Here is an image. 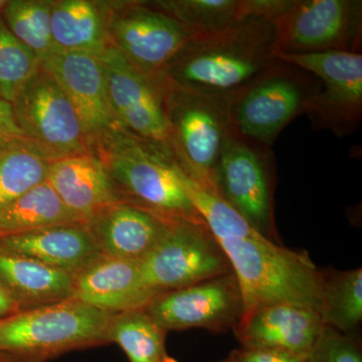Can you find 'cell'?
Listing matches in <instances>:
<instances>
[{
  "label": "cell",
  "instance_id": "1",
  "mask_svg": "<svg viewBox=\"0 0 362 362\" xmlns=\"http://www.w3.org/2000/svg\"><path fill=\"white\" fill-rule=\"evenodd\" d=\"M180 180L230 262L244 299V316L276 303L320 311L323 272L306 252L267 239L220 195L189 176L181 175Z\"/></svg>",
  "mask_w": 362,
  "mask_h": 362
},
{
  "label": "cell",
  "instance_id": "2",
  "mask_svg": "<svg viewBox=\"0 0 362 362\" xmlns=\"http://www.w3.org/2000/svg\"><path fill=\"white\" fill-rule=\"evenodd\" d=\"M275 23L250 18L221 32L192 35L156 76L169 84L214 95H235L279 59Z\"/></svg>",
  "mask_w": 362,
  "mask_h": 362
},
{
  "label": "cell",
  "instance_id": "3",
  "mask_svg": "<svg viewBox=\"0 0 362 362\" xmlns=\"http://www.w3.org/2000/svg\"><path fill=\"white\" fill-rule=\"evenodd\" d=\"M96 146L124 202L169 220H202L178 177L170 149L123 130L100 138Z\"/></svg>",
  "mask_w": 362,
  "mask_h": 362
},
{
  "label": "cell",
  "instance_id": "4",
  "mask_svg": "<svg viewBox=\"0 0 362 362\" xmlns=\"http://www.w3.org/2000/svg\"><path fill=\"white\" fill-rule=\"evenodd\" d=\"M157 78L170 126L171 151L178 165L202 187L218 194L216 168L235 136L230 114L233 95L207 94Z\"/></svg>",
  "mask_w": 362,
  "mask_h": 362
},
{
  "label": "cell",
  "instance_id": "5",
  "mask_svg": "<svg viewBox=\"0 0 362 362\" xmlns=\"http://www.w3.org/2000/svg\"><path fill=\"white\" fill-rule=\"evenodd\" d=\"M112 315L73 298L18 311L0 319V351L30 362H45L109 344Z\"/></svg>",
  "mask_w": 362,
  "mask_h": 362
},
{
  "label": "cell",
  "instance_id": "6",
  "mask_svg": "<svg viewBox=\"0 0 362 362\" xmlns=\"http://www.w3.org/2000/svg\"><path fill=\"white\" fill-rule=\"evenodd\" d=\"M300 69L279 61L233 97V133L244 141L269 148L318 87L302 78Z\"/></svg>",
  "mask_w": 362,
  "mask_h": 362
},
{
  "label": "cell",
  "instance_id": "7",
  "mask_svg": "<svg viewBox=\"0 0 362 362\" xmlns=\"http://www.w3.org/2000/svg\"><path fill=\"white\" fill-rule=\"evenodd\" d=\"M277 58L320 78V87L303 106L313 127L337 136L352 134L358 128L362 119L361 52H278Z\"/></svg>",
  "mask_w": 362,
  "mask_h": 362
},
{
  "label": "cell",
  "instance_id": "8",
  "mask_svg": "<svg viewBox=\"0 0 362 362\" xmlns=\"http://www.w3.org/2000/svg\"><path fill=\"white\" fill-rule=\"evenodd\" d=\"M139 267L144 282L159 294L233 271L204 220L171 221L158 244L140 259Z\"/></svg>",
  "mask_w": 362,
  "mask_h": 362
},
{
  "label": "cell",
  "instance_id": "9",
  "mask_svg": "<svg viewBox=\"0 0 362 362\" xmlns=\"http://www.w3.org/2000/svg\"><path fill=\"white\" fill-rule=\"evenodd\" d=\"M11 106L23 136L54 160L94 152V140L75 107L42 66L23 85Z\"/></svg>",
  "mask_w": 362,
  "mask_h": 362
},
{
  "label": "cell",
  "instance_id": "10",
  "mask_svg": "<svg viewBox=\"0 0 362 362\" xmlns=\"http://www.w3.org/2000/svg\"><path fill=\"white\" fill-rule=\"evenodd\" d=\"M279 52H361V0H292L274 21Z\"/></svg>",
  "mask_w": 362,
  "mask_h": 362
},
{
  "label": "cell",
  "instance_id": "11",
  "mask_svg": "<svg viewBox=\"0 0 362 362\" xmlns=\"http://www.w3.org/2000/svg\"><path fill=\"white\" fill-rule=\"evenodd\" d=\"M105 6L109 45L149 77H156L192 37L177 21L147 2Z\"/></svg>",
  "mask_w": 362,
  "mask_h": 362
},
{
  "label": "cell",
  "instance_id": "12",
  "mask_svg": "<svg viewBox=\"0 0 362 362\" xmlns=\"http://www.w3.org/2000/svg\"><path fill=\"white\" fill-rule=\"evenodd\" d=\"M144 310L164 331L202 328L211 332L235 329L245 306L233 271L182 289L157 295Z\"/></svg>",
  "mask_w": 362,
  "mask_h": 362
},
{
  "label": "cell",
  "instance_id": "13",
  "mask_svg": "<svg viewBox=\"0 0 362 362\" xmlns=\"http://www.w3.org/2000/svg\"><path fill=\"white\" fill-rule=\"evenodd\" d=\"M218 194L267 239L278 243L268 148L230 140L216 170Z\"/></svg>",
  "mask_w": 362,
  "mask_h": 362
},
{
  "label": "cell",
  "instance_id": "14",
  "mask_svg": "<svg viewBox=\"0 0 362 362\" xmlns=\"http://www.w3.org/2000/svg\"><path fill=\"white\" fill-rule=\"evenodd\" d=\"M98 57L103 65L109 103L119 127L171 150L170 126L158 78L136 70L111 45Z\"/></svg>",
  "mask_w": 362,
  "mask_h": 362
},
{
  "label": "cell",
  "instance_id": "15",
  "mask_svg": "<svg viewBox=\"0 0 362 362\" xmlns=\"http://www.w3.org/2000/svg\"><path fill=\"white\" fill-rule=\"evenodd\" d=\"M40 66L54 78L75 107L95 146L100 138L122 130L109 103L106 78L99 57L56 51L40 62Z\"/></svg>",
  "mask_w": 362,
  "mask_h": 362
},
{
  "label": "cell",
  "instance_id": "16",
  "mask_svg": "<svg viewBox=\"0 0 362 362\" xmlns=\"http://www.w3.org/2000/svg\"><path fill=\"white\" fill-rule=\"evenodd\" d=\"M157 295L133 259L101 254L74 274L73 299L107 313L144 309Z\"/></svg>",
  "mask_w": 362,
  "mask_h": 362
},
{
  "label": "cell",
  "instance_id": "17",
  "mask_svg": "<svg viewBox=\"0 0 362 362\" xmlns=\"http://www.w3.org/2000/svg\"><path fill=\"white\" fill-rule=\"evenodd\" d=\"M323 326L315 309L276 303L247 314L233 331L242 349L284 350L307 359Z\"/></svg>",
  "mask_w": 362,
  "mask_h": 362
},
{
  "label": "cell",
  "instance_id": "18",
  "mask_svg": "<svg viewBox=\"0 0 362 362\" xmlns=\"http://www.w3.org/2000/svg\"><path fill=\"white\" fill-rule=\"evenodd\" d=\"M173 221L122 201L98 211L85 226L102 255L139 262Z\"/></svg>",
  "mask_w": 362,
  "mask_h": 362
},
{
  "label": "cell",
  "instance_id": "19",
  "mask_svg": "<svg viewBox=\"0 0 362 362\" xmlns=\"http://www.w3.org/2000/svg\"><path fill=\"white\" fill-rule=\"evenodd\" d=\"M47 181L83 223L105 207L123 201L103 160L94 152L52 161Z\"/></svg>",
  "mask_w": 362,
  "mask_h": 362
},
{
  "label": "cell",
  "instance_id": "20",
  "mask_svg": "<svg viewBox=\"0 0 362 362\" xmlns=\"http://www.w3.org/2000/svg\"><path fill=\"white\" fill-rule=\"evenodd\" d=\"M0 251L75 274L101 255L85 223L47 226L0 238Z\"/></svg>",
  "mask_w": 362,
  "mask_h": 362
},
{
  "label": "cell",
  "instance_id": "21",
  "mask_svg": "<svg viewBox=\"0 0 362 362\" xmlns=\"http://www.w3.org/2000/svg\"><path fill=\"white\" fill-rule=\"evenodd\" d=\"M0 284L20 311L71 299L74 275L37 259L0 251Z\"/></svg>",
  "mask_w": 362,
  "mask_h": 362
},
{
  "label": "cell",
  "instance_id": "22",
  "mask_svg": "<svg viewBox=\"0 0 362 362\" xmlns=\"http://www.w3.org/2000/svg\"><path fill=\"white\" fill-rule=\"evenodd\" d=\"M51 25L57 51L100 56L109 45L105 4L89 0L52 1Z\"/></svg>",
  "mask_w": 362,
  "mask_h": 362
},
{
  "label": "cell",
  "instance_id": "23",
  "mask_svg": "<svg viewBox=\"0 0 362 362\" xmlns=\"http://www.w3.org/2000/svg\"><path fill=\"white\" fill-rule=\"evenodd\" d=\"M54 160L23 135L0 144V209L47 181Z\"/></svg>",
  "mask_w": 362,
  "mask_h": 362
},
{
  "label": "cell",
  "instance_id": "24",
  "mask_svg": "<svg viewBox=\"0 0 362 362\" xmlns=\"http://www.w3.org/2000/svg\"><path fill=\"white\" fill-rule=\"evenodd\" d=\"M74 223L81 221L45 181L0 209V238Z\"/></svg>",
  "mask_w": 362,
  "mask_h": 362
},
{
  "label": "cell",
  "instance_id": "25",
  "mask_svg": "<svg viewBox=\"0 0 362 362\" xmlns=\"http://www.w3.org/2000/svg\"><path fill=\"white\" fill-rule=\"evenodd\" d=\"M166 334L144 309L113 314L107 331L109 343H116L129 362H177L166 349Z\"/></svg>",
  "mask_w": 362,
  "mask_h": 362
},
{
  "label": "cell",
  "instance_id": "26",
  "mask_svg": "<svg viewBox=\"0 0 362 362\" xmlns=\"http://www.w3.org/2000/svg\"><path fill=\"white\" fill-rule=\"evenodd\" d=\"M147 4L175 18L192 35L221 32L250 20L245 0H161Z\"/></svg>",
  "mask_w": 362,
  "mask_h": 362
},
{
  "label": "cell",
  "instance_id": "27",
  "mask_svg": "<svg viewBox=\"0 0 362 362\" xmlns=\"http://www.w3.org/2000/svg\"><path fill=\"white\" fill-rule=\"evenodd\" d=\"M323 325L351 335L362 321V270L323 272Z\"/></svg>",
  "mask_w": 362,
  "mask_h": 362
},
{
  "label": "cell",
  "instance_id": "28",
  "mask_svg": "<svg viewBox=\"0 0 362 362\" xmlns=\"http://www.w3.org/2000/svg\"><path fill=\"white\" fill-rule=\"evenodd\" d=\"M52 1L11 0L1 16L16 39L35 52L40 63L56 52L52 35Z\"/></svg>",
  "mask_w": 362,
  "mask_h": 362
},
{
  "label": "cell",
  "instance_id": "29",
  "mask_svg": "<svg viewBox=\"0 0 362 362\" xmlns=\"http://www.w3.org/2000/svg\"><path fill=\"white\" fill-rule=\"evenodd\" d=\"M40 66L35 52L14 37L0 14V98L11 104Z\"/></svg>",
  "mask_w": 362,
  "mask_h": 362
},
{
  "label": "cell",
  "instance_id": "30",
  "mask_svg": "<svg viewBox=\"0 0 362 362\" xmlns=\"http://www.w3.org/2000/svg\"><path fill=\"white\" fill-rule=\"evenodd\" d=\"M306 362H362L361 344L352 335L324 325Z\"/></svg>",
  "mask_w": 362,
  "mask_h": 362
},
{
  "label": "cell",
  "instance_id": "31",
  "mask_svg": "<svg viewBox=\"0 0 362 362\" xmlns=\"http://www.w3.org/2000/svg\"><path fill=\"white\" fill-rule=\"evenodd\" d=\"M230 354L238 362H306V358L292 352L278 349L233 350Z\"/></svg>",
  "mask_w": 362,
  "mask_h": 362
},
{
  "label": "cell",
  "instance_id": "32",
  "mask_svg": "<svg viewBox=\"0 0 362 362\" xmlns=\"http://www.w3.org/2000/svg\"><path fill=\"white\" fill-rule=\"evenodd\" d=\"M21 135L23 134L16 125L13 106L0 98V144Z\"/></svg>",
  "mask_w": 362,
  "mask_h": 362
},
{
  "label": "cell",
  "instance_id": "33",
  "mask_svg": "<svg viewBox=\"0 0 362 362\" xmlns=\"http://www.w3.org/2000/svg\"><path fill=\"white\" fill-rule=\"evenodd\" d=\"M20 311L18 304L14 301L13 298L8 291L0 284V319Z\"/></svg>",
  "mask_w": 362,
  "mask_h": 362
},
{
  "label": "cell",
  "instance_id": "34",
  "mask_svg": "<svg viewBox=\"0 0 362 362\" xmlns=\"http://www.w3.org/2000/svg\"><path fill=\"white\" fill-rule=\"evenodd\" d=\"M0 362H30L25 361V359L21 358L13 354H6V352L0 351Z\"/></svg>",
  "mask_w": 362,
  "mask_h": 362
},
{
  "label": "cell",
  "instance_id": "35",
  "mask_svg": "<svg viewBox=\"0 0 362 362\" xmlns=\"http://www.w3.org/2000/svg\"><path fill=\"white\" fill-rule=\"evenodd\" d=\"M216 362H238V361L235 358V356H233L232 354H230V356L226 357V358L223 359V361Z\"/></svg>",
  "mask_w": 362,
  "mask_h": 362
},
{
  "label": "cell",
  "instance_id": "36",
  "mask_svg": "<svg viewBox=\"0 0 362 362\" xmlns=\"http://www.w3.org/2000/svg\"><path fill=\"white\" fill-rule=\"evenodd\" d=\"M6 4L7 1H4V0H0V11H2V9L4 8V6H6Z\"/></svg>",
  "mask_w": 362,
  "mask_h": 362
}]
</instances>
